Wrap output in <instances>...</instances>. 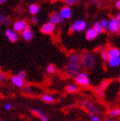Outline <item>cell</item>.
Returning a JSON list of instances; mask_svg holds the SVG:
<instances>
[{
	"mask_svg": "<svg viewBox=\"0 0 120 121\" xmlns=\"http://www.w3.org/2000/svg\"><path fill=\"white\" fill-rule=\"evenodd\" d=\"M81 54L77 52H72L68 56V62L66 64L64 71L66 75L71 78H75L78 74L81 73L82 61H81Z\"/></svg>",
	"mask_w": 120,
	"mask_h": 121,
	"instance_id": "obj_1",
	"label": "cell"
},
{
	"mask_svg": "<svg viewBox=\"0 0 120 121\" xmlns=\"http://www.w3.org/2000/svg\"><path fill=\"white\" fill-rule=\"evenodd\" d=\"M81 61H82V67L85 70H92L95 65V56L92 52L85 51L81 54Z\"/></svg>",
	"mask_w": 120,
	"mask_h": 121,
	"instance_id": "obj_2",
	"label": "cell"
},
{
	"mask_svg": "<svg viewBox=\"0 0 120 121\" xmlns=\"http://www.w3.org/2000/svg\"><path fill=\"white\" fill-rule=\"evenodd\" d=\"M87 29H88L87 22L84 19H78L71 24L69 31L72 33H82V32H86Z\"/></svg>",
	"mask_w": 120,
	"mask_h": 121,
	"instance_id": "obj_3",
	"label": "cell"
},
{
	"mask_svg": "<svg viewBox=\"0 0 120 121\" xmlns=\"http://www.w3.org/2000/svg\"><path fill=\"white\" fill-rule=\"evenodd\" d=\"M75 83L81 87H89L91 86V79L87 72H81L75 77Z\"/></svg>",
	"mask_w": 120,
	"mask_h": 121,
	"instance_id": "obj_4",
	"label": "cell"
},
{
	"mask_svg": "<svg viewBox=\"0 0 120 121\" xmlns=\"http://www.w3.org/2000/svg\"><path fill=\"white\" fill-rule=\"evenodd\" d=\"M81 106L82 107H85L86 109L90 112V114H98L99 113V108L94 104L91 100H88V99H84L81 101Z\"/></svg>",
	"mask_w": 120,
	"mask_h": 121,
	"instance_id": "obj_5",
	"label": "cell"
},
{
	"mask_svg": "<svg viewBox=\"0 0 120 121\" xmlns=\"http://www.w3.org/2000/svg\"><path fill=\"white\" fill-rule=\"evenodd\" d=\"M28 22L25 19H20V20H16L13 25H12V29L14 30L16 33H23V31L28 27Z\"/></svg>",
	"mask_w": 120,
	"mask_h": 121,
	"instance_id": "obj_6",
	"label": "cell"
},
{
	"mask_svg": "<svg viewBox=\"0 0 120 121\" xmlns=\"http://www.w3.org/2000/svg\"><path fill=\"white\" fill-rule=\"evenodd\" d=\"M59 14L62 17L63 20H70L72 15H73V11L72 8L67 5H63L61 8L59 9Z\"/></svg>",
	"mask_w": 120,
	"mask_h": 121,
	"instance_id": "obj_7",
	"label": "cell"
},
{
	"mask_svg": "<svg viewBox=\"0 0 120 121\" xmlns=\"http://www.w3.org/2000/svg\"><path fill=\"white\" fill-rule=\"evenodd\" d=\"M120 27V22L116 19V17L114 18H110L109 19V25H108V29L107 31L111 34H115L118 33V30Z\"/></svg>",
	"mask_w": 120,
	"mask_h": 121,
	"instance_id": "obj_8",
	"label": "cell"
},
{
	"mask_svg": "<svg viewBox=\"0 0 120 121\" xmlns=\"http://www.w3.org/2000/svg\"><path fill=\"white\" fill-rule=\"evenodd\" d=\"M5 35L11 43H15V42L18 40V39H19L18 33H16L13 29H10V28H7L5 30Z\"/></svg>",
	"mask_w": 120,
	"mask_h": 121,
	"instance_id": "obj_9",
	"label": "cell"
},
{
	"mask_svg": "<svg viewBox=\"0 0 120 121\" xmlns=\"http://www.w3.org/2000/svg\"><path fill=\"white\" fill-rule=\"evenodd\" d=\"M10 81L12 83V85H13L14 87L16 88H19V89H24L26 87V82L24 79H22V78H20L19 76L17 75H13L11 78H10Z\"/></svg>",
	"mask_w": 120,
	"mask_h": 121,
	"instance_id": "obj_10",
	"label": "cell"
},
{
	"mask_svg": "<svg viewBox=\"0 0 120 121\" xmlns=\"http://www.w3.org/2000/svg\"><path fill=\"white\" fill-rule=\"evenodd\" d=\"M55 31V25H53L50 22H46L40 27V33L43 35H51Z\"/></svg>",
	"mask_w": 120,
	"mask_h": 121,
	"instance_id": "obj_11",
	"label": "cell"
},
{
	"mask_svg": "<svg viewBox=\"0 0 120 121\" xmlns=\"http://www.w3.org/2000/svg\"><path fill=\"white\" fill-rule=\"evenodd\" d=\"M99 37V33L95 31L93 27H90L87 29V31L85 32V38L88 41H93Z\"/></svg>",
	"mask_w": 120,
	"mask_h": 121,
	"instance_id": "obj_12",
	"label": "cell"
},
{
	"mask_svg": "<svg viewBox=\"0 0 120 121\" xmlns=\"http://www.w3.org/2000/svg\"><path fill=\"white\" fill-rule=\"evenodd\" d=\"M32 113L34 115H35L38 118H39L40 121H48V116L46 115V114L40 109L39 107H32L31 109Z\"/></svg>",
	"mask_w": 120,
	"mask_h": 121,
	"instance_id": "obj_13",
	"label": "cell"
},
{
	"mask_svg": "<svg viewBox=\"0 0 120 121\" xmlns=\"http://www.w3.org/2000/svg\"><path fill=\"white\" fill-rule=\"evenodd\" d=\"M63 21L64 20L62 19V17L60 16L59 12H53V13H51L49 16V20H48V22H50L51 24H53V25H55V26L63 23Z\"/></svg>",
	"mask_w": 120,
	"mask_h": 121,
	"instance_id": "obj_14",
	"label": "cell"
},
{
	"mask_svg": "<svg viewBox=\"0 0 120 121\" xmlns=\"http://www.w3.org/2000/svg\"><path fill=\"white\" fill-rule=\"evenodd\" d=\"M21 37L25 41H31L34 39V32L32 31L31 27L28 26L25 30H24L23 33L21 34Z\"/></svg>",
	"mask_w": 120,
	"mask_h": 121,
	"instance_id": "obj_15",
	"label": "cell"
},
{
	"mask_svg": "<svg viewBox=\"0 0 120 121\" xmlns=\"http://www.w3.org/2000/svg\"><path fill=\"white\" fill-rule=\"evenodd\" d=\"M39 10H40V6L38 3H31L29 5V12L32 15V17L37 16L39 13Z\"/></svg>",
	"mask_w": 120,
	"mask_h": 121,
	"instance_id": "obj_16",
	"label": "cell"
},
{
	"mask_svg": "<svg viewBox=\"0 0 120 121\" xmlns=\"http://www.w3.org/2000/svg\"><path fill=\"white\" fill-rule=\"evenodd\" d=\"M39 98L43 102H45V104H53V102L55 101V98L50 94H43V95H41Z\"/></svg>",
	"mask_w": 120,
	"mask_h": 121,
	"instance_id": "obj_17",
	"label": "cell"
},
{
	"mask_svg": "<svg viewBox=\"0 0 120 121\" xmlns=\"http://www.w3.org/2000/svg\"><path fill=\"white\" fill-rule=\"evenodd\" d=\"M109 68H117L120 66V57H111L107 62Z\"/></svg>",
	"mask_w": 120,
	"mask_h": 121,
	"instance_id": "obj_18",
	"label": "cell"
},
{
	"mask_svg": "<svg viewBox=\"0 0 120 121\" xmlns=\"http://www.w3.org/2000/svg\"><path fill=\"white\" fill-rule=\"evenodd\" d=\"M99 54H100V58L103 59V61L108 62V60L110 59L109 53H108V48H106V47H103V48H100V50H99Z\"/></svg>",
	"mask_w": 120,
	"mask_h": 121,
	"instance_id": "obj_19",
	"label": "cell"
},
{
	"mask_svg": "<svg viewBox=\"0 0 120 121\" xmlns=\"http://www.w3.org/2000/svg\"><path fill=\"white\" fill-rule=\"evenodd\" d=\"M79 91V86L76 83H70L66 86V92L69 94H75Z\"/></svg>",
	"mask_w": 120,
	"mask_h": 121,
	"instance_id": "obj_20",
	"label": "cell"
},
{
	"mask_svg": "<svg viewBox=\"0 0 120 121\" xmlns=\"http://www.w3.org/2000/svg\"><path fill=\"white\" fill-rule=\"evenodd\" d=\"M108 53H109L110 58L111 57H120V49L118 47H114V46L108 47Z\"/></svg>",
	"mask_w": 120,
	"mask_h": 121,
	"instance_id": "obj_21",
	"label": "cell"
},
{
	"mask_svg": "<svg viewBox=\"0 0 120 121\" xmlns=\"http://www.w3.org/2000/svg\"><path fill=\"white\" fill-rule=\"evenodd\" d=\"M10 25V19L7 15L0 13V26L8 27Z\"/></svg>",
	"mask_w": 120,
	"mask_h": 121,
	"instance_id": "obj_22",
	"label": "cell"
},
{
	"mask_svg": "<svg viewBox=\"0 0 120 121\" xmlns=\"http://www.w3.org/2000/svg\"><path fill=\"white\" fill-rule=\"evenodd\" d=\"M92 27L99 33V35H101V34H103V33L105 32V30L103 28V26H101V24L99 23V21H95V22H94V24H93V26H92Z\"/></svg>",
	"mask_w": 120,
	"mask_h": 121,
	"instance_id": "obj_23",
	"label": "cell"
},
{
	"mask_svg": "<svg viewBox=\"0 0 120 121\" xmlns=\"http://www.w3.org/2000/svg\"><path fill=\"white\" fill-rule=\"evenodd\" d=\"M109 116L110 118H115V117H118L120 116V108L119 107H114L109 111Z\"/></svg>",
	"mask_w": 120,
	"mask_h": 121,
	"instance_id": "obj_24",
	"label": "cell"
},
{
	"mask_svg": "<svg viewBox=\"0 0 120 121\" xmlns=\"http://www.w3.org/2000/svg\"><path fill=\"white\" fill-rule=\"evenodd\" d=\"M46 72H47V74H49V75L54 74L55 72H56V67H55V65H53V64H48V65H47V67H46Z\"/></svg>",
	"mask_w": 120,
	"mask_h": 121,
	"instance_id": "obj_25",
	"label": "cell"
},
{
	"mask_svg": "<svg viewBox=\"0 0 120 121\" xmlns=\"http://www.w3.org/2000/svg\"><path fill=\"white\" fill-rule=\"evenodd\" d=\"M99 23L101 24V26H103V28L104 29V30H107L108 29V25H109V20L107 19V18H103L100 21H99Z\"/></svg>",
	"mask_w": 120,
	"mask_h": 121,
	"instance_id": "obj_26",
	"label": "cell"
},
{
	"mask_svg": "<svg viewBox=\"0 0 120 121\" xmlns=\"http://www.w3.org/2000/svg\"><path fill=\"white\" fill-rule=\"evenodd\" d=\"M89 117H90V121H103L97 114H90Z\"/></svg>",
	"mask_w": 120,
	"mask_h": 121,
	"instance_id": "obj_27",
	"label": "cell"
},
{
	"mask_svg": "<svg viewBox=\"0 0 120 121\" xmlns=\"http://www.w3.org/2000/svg\"><path fill=\"white\" fill-rule=\"evenodd\" d=\"M17 76H19L20 78H22V79L25 80L26 78H27V73H26V71H24V70H20V71H18V73L16 74Z\"/></svg>",
	"mask_w": 120,
	"mask_h": 121,
	"instance_id": "obj_28",
	"label": "cell"
},
{
	"mask_svg": "<svg viewBox=\"0 0 120 121\" xmlns=\"http://www.w3.org/2000/svg\"><path fill=\"white\" fill-rule=\"evenodd\" d=\"M64 3H65V5H67V6H69V7H71V6L75 5L77 3V1H76V0H65Z\"/></svg>",
	"mask_w": 120,
	"mask_h": 121,
	"instance_id": "obj_29",
	"label": "cell"
},
{
	"mask_svg": "<svg viewBox=\"0 0 120 121\" xmlns=\"http://www.w3.org/2000/svg\"><path fill=\"white\" fill-rule=\"evenodd\" d=\"M12 104H10V102H6V104H4V105H3V109L4 110H7V111H10L11 109H12Z\"/></svg>",
	"mask_w": 120,
	"mask_h": 121,
	"instance_id": "obj_30",
	"label": "cell"
},
{
	"mask_svg": "<svg viewBox=\"0 0 120 121\" xmlns=\"http://www.w3.org/2000/svg\"><path fill=\"white\" fill-rule=\"evenodd\" d=\"M31 22H32L33 25H38L39 24V18L37 16H33L32 19H31Z\"/></svg>",
	"mask_w": 120,
	"mask_h": 121,
	"instance_id": "obj_31",
	"label": "cell"
},
{
	"mask_svg": "<svg viewBox=\"0 0 120 121\" xmlns=\"http://www.w3.org/2000/svg\"><path fill=\"white\" fill-rule=\"evenodd\" d=\"M23 92L26 93V94H32V88L30 86H26L25 88L23 89Z\"/></svg>",
	"mask_w": 120,
	"mask_h": 121,
	"instance_id": "obj_32",
	"label": "cell"
},
{
	"mask_svg": "<svg viewBox=\"0 0 120 121\" xmlns=\"http://www.w3.org/2000/svg\"><path fill=\"white\" fill-rule=\"evenodd\" d=\"M6 74L4 73V72H2V71H0V83L1 82H4L5 80H6Z\"/></svg>",
	"mask_w": 120,
	"mask_h": 121,
	"instance_id": "obj_33",
	"label": "cell"
},
{
	"mask_svg": "<svg viewBox=\"0 0 120 121\" xmlns=\"http://www.w3.org/2000/svg\"><path fill=\"white\" fill-rule=\"evenodd\" d=\"M115 8L120 12V0H117L115 2Z\"/></svg>",
	"mask_w": 120,
	"mask_h": 121,
	"instance_id": "obj_34",
	"label": "cell"
},
{
	"mask_svg": "<svg viewBox=\"0 0 120 121\" xmlns=\"http://www.w3.org/2000/svg\"><path fill=\"white\" fill-rule=\"evenodd\" d=\"M103 121H115V120L113 119V118H105Z\"/></svg>",
	"mask_w": 120,
	"mask_h": 121,
	"instance_id": "obj_35",
	"label": "cell"
},
{
	"mask_svg": "<svg viewBox=\"0 0 120 121\" xmlns=\"http://www.w3.org/2000/svg\"><path fill=\"white\" fill-rule=\"evenodd\" d=\"M116 19L120 22V12H119V13H117V15H116Z\"/></svg>",
	"mask_w": 120,
	"mask_h": 121,
	"instance_id": "obj_36",
	"label": "cell"
},
{
	"mask_svg": "<svg viewBox=\"0 0 120 121\" xmlns=\"http://www.w3.org/2000/svg\"><path fill=\"white\" fill-rule=\"evenodd\" d=\"M7 2V0H0V4H4Z\"/></svg>",
	"mask_w": 120,
	"mask_h": 121,
	"instance_id": "obj_37",
	"label": "cell"
},
{
	"mask_svg": "<svg viewBox=\"0 0 120 121\" xmlns=\"http://www.w3.org/2000/svg\"><path fill=\"white\" fill-rule=\"evenodd\" d=\"M118 35H120V27H119V30H118V33H117Z\"/></svg>",
	"mask_w": 120,
	"mask_h": 121,
	"instance_id": "obj_38",
	"label": "cell"
},
{
	"mask_svg": "<svg viewBox=\"0 0 120 121\" xmlns=\"http://www.w3.org/2000/svg\"><path fill=\"white\" fill-rule=\"evenodd\" d=\"M118 80H119V82H120V75H119V77H118Z\"/></svg>",
	"mask_w": 120,
	"mask_h": 121,
	"instance_id": "obj_39",
	"label": "cell"
},
{
	"mask_svg": "<svg viewBox=\"0 0 120 121\" xmlns=\"http://www.w3.org/2000/svg\"><path fill=\"white\" fill-rule=\"evenodd\" d=\"M0 121H4V120H2V119H0Z\"/></svg>",
	"mask_w": 120,
	"mask_h": 121,
	"instance_id": "obj_40",
	"label": "cell"
}]
</instances>
